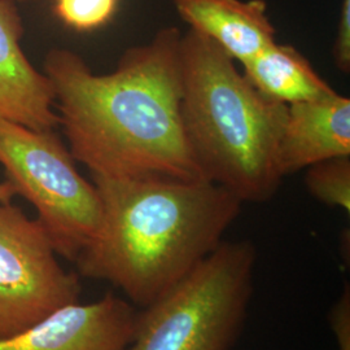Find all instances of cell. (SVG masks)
Listing matches in <instances>:
<instances>
[{"instance_id": "cell-14", "label": "cell", "mask_w": 350, "mask_h": 350, "mask_svg": "<svg viewBox=\"0 0 350 350\" xmlns=\"http://www.w3.org/2000/svg\"><path fill=\"white\" fill-rule=\"evenodd\" d=\"M334 62L341 73L350 72V0H342L338 33L334 44Z\"/></svg>"}, {"instance_id": "cell-17", "label": "cell", "mask_w": 350, "mask_h": 350, "mask_svg": "<svg viewBox=\"0 0 350 350\" xmlns=\"http://www.w3.org/2000/svg\"><path fill=\"white\" fill-rule=\"evenodd\" d=\"M14 3H23V1H26V0H12Z\"/></svg>"}, {"instance_id": "cell-4", "label": "cell", "mask_w": 350, "mask_h": 350, "mask_svg": "<svg viewBox=\"0 0 350 350\" xmlns=\"http://www.w3.org/2000/svg\"><path fill=\"white\" fill-rule=\"evenodd\" d=\"M248 240L222 241L185 279L138 312L126 350H231L245 322L256 266Z\"/></svg>"}, {"instance_id": "cell-13", "label": "cell", "mask_w": 350, "mask_h": 350, "mask_svg": "<svg viewBox=\"0 0 350 350\" xmlns=\"http://www.w3.org/2000/svg\"><path fill=\"white\" fill-rule=\"evenodd\" d=\"M120 0H53V12L64 25L77 31H92L107 25Z\"/></svg>"}, {"instance_id": "cell-3", "label": "cell", "mask_w": 350, "mask_h": 350, "mask_svg": "<svg viewBox=\"0 0 350 350\" xmlns=\"http://www.w3.org/2000/svg\"><path fill=\"white\" fill-rule=\"evenodd\" d=\"M182 122L205 178L241 202L274 198L287 105L261 95L209 39L180 38Z\"/></svg>"}, {"instance_id": "cell-2", "label": "cell", "mask_w": 350, "mask_h": 350, "mask_svg": "<svg viewBox=\"0 0 350 350\" xmlns=\"http://www.w3.org/2000/svg\"><path fill=\"white\" fill-rule=\"evenodd\" d=\"M101 200L96 237L77 258L79 274L108 282L146 308L206 258L243 202L209 180L92 175Z\"/></svg>"}, {"instance_id": "cell-5", "label": "cell", "mask_w": 350, "mask_h": 350, "mask_svg": "<svg viewBox=\"0 0 350 350\" xmlns=\"http://www.w3.org/2000/svg\"><path fill=\"white\" fill-rule=\"evenodd\" d=\"M0 165L16 193L36 208L57 256L75 262L96 237L103 209L60 137L0 120Z\"/></svg>"}, {"instance_id": "cell-9", "label": "cell", "mask_w": 350, "mask_h": 350, "mask_svg": "<svg viewBox=\"0 0 350 350\" xmlns=\"http://www.w3.org/2000/svg\"><path fill=\"white\" fill-rule=\"evenodd\" d=\"M287 107L278 154L283 178L314 163L350 156L349 98L334 91Z\"/></svg>"}, {"instance_id": "cell-8", "label": "cell", "mask_w": 350, "mask_h": 350, "mask_svg": "<svg viewBox=\"0 0 350 350\" xmlns=\"http://www.w3.org/2000/svg\"><path fill=\"white\" fill-rule=\"evenodd\" d=\"M16 4L0 0V120L33 130H55L60 120L53 109V88L21 47L24 25Z\"/></svg>"}, {"instance_id": "cell-16", "label": "cell", "mask_w": 350, "mask_h": 350, "mask_svg": "<svg viewBox=\"0 0 350 350\" xmlns=\"http://www.w3.org/2000/svg\"><path fill=\"white\" fill-rule=\"evenodd\" d=\"M16 195V189L8 180L0 183V201H11Z\"/></svg>"}, {"instance_id": "cell-6", "label": "cell", "mask_w": 350, "mask_h": 350, "mask_svg": "<svg viewBox=\"0 0 350 350\" xmlns=\"http://www.w3.org/2000/svg\"><path fill=\"white\" fill-rule=\"evenodd\" d=\"M78 275L64 269L46 230L0 201V340L79 301Z\"/></svg>"}, {"instance_id": "cell-10", "label": "cell", "mask_w": 350, "mask_h": 350, "mask_svg": "<svg viewBox=\"0 0 350 350\" xmlns=\"http://www.w3.org/2000/svg\"><path fill=\"white\" fill-rule=\"evenodd\" d=\"M189 30L209 39L234 62H250L275 43L265 0H173Z\"/></svg>"}, {"instance_id": "cell-12", "label": "cell", "mask_w": 350, "mask_h": 350, "mask_svg": "<svg viewBox=\"0 0 350 350\" xmlns=\"http://www.w3.org/2000/svg\"><path fill=\"white\" fill-rule=\"evenodd\" d=\"M305 185L314 199L350 213V156L335 157L306 167Z\"/></svg>"}, {"instance_id": "cell-11", "label": "cell", "mask_w": 350, "mask_h": 350, "mask_svg": "<svg viewBox=\"0 0 350 350\" xmlns=\"http://www.w3.org/2000/svg\"><path fill=\"white\" fill-rule=\"evenodd\" d=\"M241 65L243 75L261 95L286 105L315 100L335 91L293 46L275 42Z\"/></svg>"}, {"instance_id": "cell-1", "label": "cell", "mask_w": 350, "mask_h": 350, "mask_svg": "<svg viewBox=\"0 0 350 350\" xmlns=\"http://www.w3.org/2000/svg\"><path fill=\"white\" fill-rule=\"evenodd\" d=\"M180 38L176 27H165L126 51L109 75H94L72 51L47 53L59 126L91 175L208 180L182 122Z\"/></svg>"}, {"instance_id": "cell-7", "label": "cell", "mask_w": 350, "mask_h": 350, "mask_svg": "<svg viewBox=\"0 0 350 350\" xmlns=\"http://www.w3.org/2000/svg\"><path fill=\"white\" fill-rule=\"evenodd\" d=\"M138 310L112 292L90 304L62 308L11 338L0 350H126Z\"/></svg>"}, {"instance_id": "cell-15", "label": "cell", "mask_w": 350, "mask_h": 350, "mask_svg": "<svg viewBox=\"0 0 350 350\" xmlns=\"http://www.w3.org/2000/svg\"><path fill=\"white\" fill-rule=\"evenodd\" d=\"M329 323L340 350H350V289L345 287L341 297L331 309Z\"/></svg>"}]
</instances>
